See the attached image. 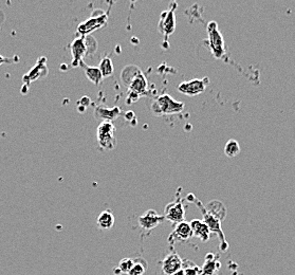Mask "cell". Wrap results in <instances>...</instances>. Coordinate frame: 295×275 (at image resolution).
<instances>
[{
	"label": "cell",
	"mask_w": 295,
	"mask_h": 275,
	"mask_svg": "<svg viewBox=\"0 0 295 275\" xmlns=\"http://www.w3.org/2000/svg\"><path fill=\"white\" fill-rule=\"evenodd\" d=\"M165 220L164 216L158 214L154 210H147L139 217L138 224L142 231V234H149L153 229H156Z\"/></svg>",
	"instance_id": "7"
},
{
	"label": "cell",
	"mask_w": 295,
	"mask_h": 275,
	"mask_svg": "<svg viewBox=\"0 0 295 275\" xmlns=\"http://www.w3.org/2000/svg\"><path fill=\"white\" fill-rule=\"evenodd\" d=\"M175 10L176 6H174L170 11L163 12L161 16V21L159 23V31L164 35L165 39L174 33L176 29V18H175Z\"/></svg>",
	"instance_id": "12"
},
{
	"label": "cell",
	"mask_w": 295,
	"mask_h": 275,
	"mask_svg": "<svg viewBox=\"0 0 295 275\" xmlns=\"http://www.w3.org/2000/svg\"><path fill=\"white\" fill-rule=\"evenodd\" d=\"M181 189H178L176 193V199L166 205L164 209V218L174 226L181 221H184L185 219V208L183 205L184 199L181 197Z\"/></svg>",
	"instance_id": "5"
},
{
	"label": "cell",
	"mask_w": 295,
	"mask_h": 275,
	"mask_svg": "<svg viewBox=\"0 0 295 275\" xmlns=\"http://www.w3.org/2000/svg\"><path fill=\"white\" fill-rule=\"evenodd\" d=\"M182 270H183L184 275H200L201 273V268L190 259L182 260Z\"/></svg>",
	"instance_id": "23"
},
{
	"label": "cell",
	"mask_w": 295,
	"mask_h": 275,
	"mask_svg": "<svg viewBox=\"0 0 295 275\" xmlns=\"http://www.w3.org/2000/svg\"><path fill=\"white\" fill-rule=\"evenodd\" d=\"M205 209H206L207 213L214 216L215 218H217L221 222L224 218H226L227 208L219 200H212L210 202H208V205L205 207Z\"/></svg>",
	"instance_id": "17"
},
{
	"label": "cell",
	"mask_w": 295,
	"mask_h": 275,
	"mask_svg": "<svg viewBox=\"0 0 295 275\" xmlns=\"http://www.w3.org/2000/svg\"><path fill=\"white\" fill-rule=\"evenodd\" d=\"M107 21H108L107 14L102 12L101 14L96 15L95 12H94L93 16L91 18L87 19L86 21H84L83 23H81L78 26L77 32L79 34H82V36H87V35L91 34L92 32L98 30V29L105 27L107 24Z\"/></svg>",
	"instance_id": "8"
},
{
	"label": "cell",
	"mask_w": 295,
	"mask_h": 275,
	"mask_svg": "<svg viewBox=\"0 0 295 275\" xmlns=\"http://www.w3.org/2000/svg\"><path fill=\"white\" fill-rule=\"evenodd\" d=\"M85 74L87 77V79L93 83L94 85H98L101 83L103 76H102V72L100 71L97 67H86L85 70Z\"/></svg>",
	"instance_id": "22"
},
{
	"label": "cell",
	"mask_w": 295,
	"mask_h": 275,
	"mask_svg": "<svg viewBox=\"0 0 295 275\" xmlns=\"http://www.w3.org/2000/svg\"><path fill=\"white\" fill-rule=\"evenodd\" d=\"M201 268L200 275H219L221 269V263L219 255L208 253L205 255L204 264Z\"/></svg>",
	"instance_id": "14"
},
{
	"label": "cell",
	"mask_w": 295,
	"mask_h": 275,
	"mask_svg": "<svg viewBox=\"0 0 295 275\" xmlns=\"http://www.w3.org/2000/svg\"><path fill=\"white\" fill-rule=\"evenodd\" d=\"M193 236L200 239L202 242H207L210 238V231L207 226L200 219H194L190 222Z\"/></svg>",
	"instance_id": "15"
},
{
	"label": "cell",
	"mask_w": 295,
	"mask_h": 275,
	"mask_svg": "<svg viewBox=\"0 0 295 275\" xmlns=\"http://www.w3.org/2000/svg\"><path fill=\"white\" fill-rule=\"evenodd\" d=\"M208 79H195L189 82H183L178 86V91L189 96L198 95L206 89Z\"/></svg>",
	"instance_id": "10"
},
{
	"label": "cell",
	"mask_w": 295,
	"mask_h": 275,
	"mask_svg": "<svg viewBox=\"0 0 295 275\" xmlns=\"http://www.w3.org/2000/svg\"><path fill=\"white\" fill-rule=\"evenodd\" d=\"M98 69H100V71L102 72L103 78H108L114 73V65H112V62L109 57H104L100 63V67H98Z\"/></svg>",
	"instance_id": "25"
},
{
	"label": "cell",
	"mask_w": 295,
	"mask_h": 275,
	"mask_svg": "<svg viewBox=\"0 0 295 275\" xmlns=\"http://www.w3.org/2000/svg\"><path fill=\"white\" fill-rule=\"evenodd\" d=\"M240 153V145L236 140L231 139L228 141V143L224 146V154H226L229 158L236 157L238 154Z\"/></svg>",
	"instance_id": "24"
},
{
	"label": "cell",
	"mask_w": 295,
	"mask_h": 275,
	"mask_svg": "<svg viewBox=\"0 0 295 275\" xmlns=\"http://www.w3.org/2000/svg\"><path fill=\"white\" fill-rule=\"evenodd\" d=\"M193 237V232L187 221H181L175 224V229L171 235L168 236V243H170L171 248H174V245L177 242H184L187 241Z\"/></svg>",
	"instance_id": "9"
},
{
	"label": "cell",
	"mask_w": 295,
	"mask_h": 275,
	"mask_svg": "<svg viewBox=\"0 0 295 275\" xmlns=\"http://www.w3.org/2000/svg\"><path fill=\"white\" fill-rule=\"evenodd\" d=\"M173 275H184V272H183V270H179V271H177L176 273H174Z\"/></svg>",
	"instance_id": "28"
},
{
	"label": "cell",
	"mask_w": 295,
	"mask_h": 275,
	"mask_svg": "<svg viewBox=\"0 0 295 275\" xmlns=\"http://www.w3.org/2000/svg\"><path fill=\"white\" fill-rule=\"evenodd\" d=\"M182 259L179 254L171 248V252L168 253L161 262V268L164 275H173L177 271L182 269Z\"/></svg>",
	"instance_id": "11"
},
{
	"label": "cell",
	"mask_w": 295,
	"mask_h": 275,
	"mask_svg": "<svg viewBox=\"0 0 295 275\" xmlns=\"http://www.w3.org/2000/svg\"><path fill=\"white\" fill-rule=\"evenodd\" d=\"M121 114V108L120 107H114V108H104V107H96L94 110V115L97 120L103 121H109L112 122L114 120L118 119Z\"/></svg>",
	"instance_id": "16"
},
{
	"label": "cell",
	"mask_w": 295,
	"mask_h": 275,
	"mask_svg": "<svg viewBox=\"0 0 295 275\" xmlns=\"http://www.w3.org/2000/svg\"><path fill=\"white\" fill-rule=\"evenodd\" d=\"M71 54H72V66L77 67L83 64L84 56L87 54V46L85 41V36L76 38L71 43Z\"/></svg>",
	"instance_id": "13"
},
{
	"label": "cell",
	"mask_w": 295,
	"mask_h": 275,
	"mask_svg": "<svg viewBox=\"0 0 295 275\" xmlns=\"http://www.w3.org/2000/svg\"><path fill=\"white\" fill-rule=\"evenodd\" d=\"M13 62H14V59H7V57L0 55V66L6 63H13Z\"/></svg>",
	"instance_id": "26"
},
{
	"label": "cell",
	"mask_w": 295,
	"mask_h": 275,
	"mask_svg": "<svg viewBox=\"0 0 295 275\" xmlns=\"http://www.w3.org/2000/svg\"><path fill=\"white\" fill-rule=\"evenodd\" d=\"M184 109V103L174 99L170 94H163L153 101L150 110L154 115H168L180 113Z\"/></svg>",
	"instance_id": "3"
},
{
	"label": "cell",
	"mask_w": 295,
	"mask_h": 275,
	"mask_svg": "<svg viewBox=\"0 0 295 275\" xmlns=\"http://www.w3.org/2000/svg\"><path fill=\"white\" fill-rule=\"evenodd\" d=\"M47 74V68H46V64L43 63V64H40L38 62V65L32 70L30 71V73L29 74H26L23 80L25 82H34L35 80H37L38 78H41V77H45Z\"/></svg>",
	"instance_id": "19"
},
{
	"label": "cell",
	"mask_w": 295,
	"mask_h": 275,
	"mask_svg": "<svg viewBox=\"0 0 295 275\" xmlns=\"http://www.w3.org/2000/svg\"><path fill=\"white\" fill-rule=\"evenodd\" d=\"M121 79L122 82L128 87V97L132 102H136L140 96L146 93L148 88L147 80L137 66L125 67L122 71Z\"/></svg>",
	"instance_id": "1"
},
{
	"label": "cell",
	"mask_w": 295,
	"mask_h": 275,
	"mask_svg": "<svg viewBox=\"0 0 295 275\" xmlns=\"http://www.w3.org/2000/svg\"><path fill=\"white\" fill-rule=\"evenodd\" d=\"M230 269L232 271V275H237V270H236V266L234 268V266H232V263L230 264Z\"/></svg>",
	"instance_id": "27"
},
{
	"label": "cell",
	"mask_w": 295,
	"mask_h": 275,
	"mask_svg": "<svg viewBox=\"0 0 295 275\" xmlns=\"http://www.w3.org/2000/svg\"><path fill=\"white\" fill-rule=\"evenodd\" d=\"M206 30L208 35V45L210 52H212L215 59L224 60L227 56L226 42H224V38L219 31L217 22L210 21L207 24Z\"/></svg>",
	"instance_id": "4"
},
{
	"label": "cell",
	"mask_w": 295,
	"mask_h": 275,
	"mask_svg": "<svg viewBox=\"0 0 295 275\" xmlns=\"http://www.w3.org/2000/svg\"><path fill=\"white\" fill-rule=\"evenodd\" d=\"M115 222H116L115 215L110 210L103 211L100 215H98L97 220H96L97 227L100 228L101 230H104V231H107V230H110V229L114 228Z\"/></svg>",
	"instance_id": "18"
},
{
	"label": "cell",
	"mask_w": 295,
	"mask_h": 275,
	"mask_svg": "<svg viewBox=\"0 0 295 275\" xmlns=\"http://www.w3.org/2000/svg\"><path fill=\"white\" fill-rule=\"evenodd\" d=\"M116 127L109 121H103L97 127V142L100 146L106 151H112L117 146L115 137Z\"/></svg>",
	"instance_id": "6"
},
{
	"label": "cell",
	"mask_w": 295,
	"mask_h": 275,
	"mask_svg": "<svg viewBox=\"0 0 295 275\" xmlns=\"http://www.w3.org/2000/svg\"><path fill=\"white\" fill-rule=\"evenodd\" d=\"M133 266V259L132 258H123L120 260L119 265L114 269V273L116 275H121V274H126L130 271V269Z\"/></svg>",
	"instance_id": "21"
},
{
	"label": "cell",
	"mask_w": 295,
	"mask_h": 275,
	"mask_svg": "<svg viewBox=\"0 0 295 275\" xmlns=\"http://www.w3.org/2000/svg\"><path fill=\"white\" fill-rule=\"evenodd\" d=\"M185 200L187 202H190V204H194L197 208L201 211L202 216H203L202 221L207 226V228L210 231V233H214L218 236V238L220 240V244H219L220 250L222 252H226L229 249V243H228L226 236H224L223 231L221 229V221L218 220L217 218H215V217L210 215L209 213H207V211H206L205 207L203 206L202 202L198 198H197L194 194H189L186 196Z\"/></svg>",
	"instance_id": "2"
},
{
	"label": "cell",
	"mask_w": 295,
	"mask_h": 275,
	"mask_svg": "<svg viewBox=\"0 0 295 275\" xmlns=\"http://www.w3.org/2000/svg\"><path fill=\"white\" fill-rule=\"evenodd\" d=\"M147 270V263L143 258H135L133 259V266L130 269V271L127 273V275H143Z\"/></svg>",
	"instance_id": "20"
}]
</instances>
